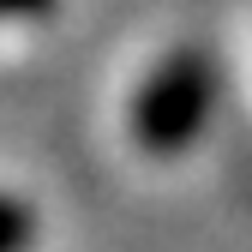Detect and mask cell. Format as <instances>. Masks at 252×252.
<instances>
[{"mask_svg": "<svg viewBox=\"0 0 252 252\" xmlns=\"http://www.w3.org/2000/svg\"><path fill=\"white\" fill-rule=\"evenodd\" d=\"M204 108V78L198 66H174L162 72L150 90H144V102H138V126H144V144H180L186 132H192V120Z\"/></svg>", "mask_w": 252, "mask_h": 252, "instance_id": "obj_1", "label": "cell"}, {"mask_svg": "<svg viewBox=\"0 0 252 252\" xmlns=\"http://www.w3.org/2000/svg\"><path fill=\"white\" fill-rule=\"evenodd\" d=\"M24 234H30V228H24V216H18L6 198H0V252H18V246H24Z\"/></svg>", "mask_w": 252, "mask_h": 252, "instance_id": "obj_2", "label": "cell"}]
</instances>
